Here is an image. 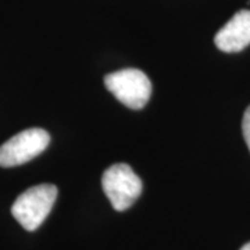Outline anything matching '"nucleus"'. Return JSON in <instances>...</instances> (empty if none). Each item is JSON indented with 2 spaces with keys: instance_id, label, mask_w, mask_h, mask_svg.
<instances>
[{
  "instance_id": "nucleus-1",
  "label": "nucleus",
  "mask_w": 250,
  "mask_h": 250,
  "mask_svg": "<svg viewBox=\"0 0 250 250\" xmlns=\"http://www.w3.org/2000/svg\"><path fill=\"white\" fill-rule=\"evenodd\" d=\"M57 199V188L42 184L27 189L11 206V214L27 231H35L53 208Z\"/></svg>"
},
{
  "instance_id": "nucleus-2",
  "label": "nucleus",
  "mask_w": 250,
  "mask_h": 250,
  "mask_svg": "<svg viewBox=\"0 0 250 250\" xmlns=\"http://www.w3.org/2000/svg\"><path fill=\"white\" fill-rule=\"evenodd\" d=\"M104 85L117 100L126 107L141 110L152 95V82L147 75L136 68H125L104 77Z\"/></svg>"
},
{
  "instance_id": "nucleus-3",
  "label": "nucleus",
  "mask_w": 250,
  "mask_h": 250,
  "mask_svg": "<svg viewBox=\"0 0 250 250\" xmlns=\"http://www.w3.org/2000/svg\"><path fill=\"white\" fill-rule=\"evenodd\" d=\"M102 188L113 208L117 211H124L141 196L143 185L141 178L128 164L120 163L104 171L102 177Z\"/></svg>"
},
{
  "instance_id": "nucleus-4",
  "label": "nucleus",
  "mask_w": 250,
  "mask_h": 250,
  "mask_svg": "<svg viewBox=\"0 0 250 250\" xmlns=\"http://www.w3.org/2000/svg\"><path fill=\"white\" fill-rule=\"evenodd\" d=\"M50 143V135L42 128H29L0 146V167L10 168L35 159Z\"/></svg>"
},
{
  "instance_id": "nucleus-5",
  "label": "nucleus",
  "mask_w": 250,
  "mask_h": 250,
  "mask_svg": "<svg viewBox=\"0 0 250 250\" xmlns=\"http://www.w3.org/2000/svg\"><path fill=\"white\" fill-rule=\"evenodd\" d=\"M215 46L225 53H236L250 45V10H241L214 36Z\"/></svg>"
},
{
  "instance_id": "nucleus-6",
  "label": "nucleus",
  "mask_w": 250,
  "mask_h": 250,
  "mask_svg": "<svg viewBox=\"0 0 250 250\" xmlns=\"http://www.w3.org/2000/svg\"><path fill=\"white\" fill-rule=\"evenodd\" d=\"M242 131H243V138L250 150V106L246 108L243 114V121H242Z\"/></svg>"
},
{
  "instance_id": "nucleus-7",
  "label": "nucleus",
  "mask_w": 250,
  "mask_h": 250,
  "mask_svg": "<svg viewBox=\"0 0 250 250\" xmlns=\"http://www.w3.org/2000/svg\"><path fill=\"white\" fill-rule=\"evenodd\" d=\"M241 250H250V242H249V243H246L245 246H242Z\"/></svg>"
}]
</instances>
